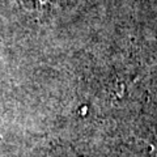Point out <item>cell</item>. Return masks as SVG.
Wrapping results in <instances>:
<instances>
[{
  "instance_id": "1",
  "label": "cell",
  "mask_w": 157,
  "mask_h": 157,
  "mask_svg": "<svg viewBox=\"0 0 157 157\" xmlns=\"http://www.w3.org/2000/svg\"><path fill=\"white\" fill-rule=\"evenodd\" d=\"M56 0H21L22 6L34 12H45L47 8L55 4Z\"/></svg>"
}]
</instances>
